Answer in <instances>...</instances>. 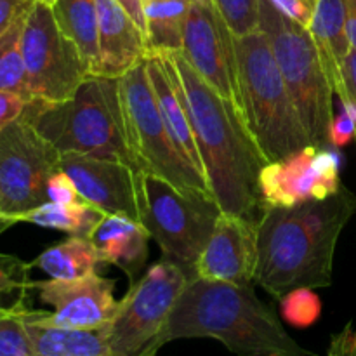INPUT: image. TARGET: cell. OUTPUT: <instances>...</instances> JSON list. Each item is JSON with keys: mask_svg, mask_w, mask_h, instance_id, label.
I'll return each instance as SVG.
<instances>
[{"mask_svg": "<svg viewBox=\"0 0 356 356\" xmlns=\"http://www.w3.org/2000/svg\"><path fill=\"white\" fill-rule=\"evenodd\" d=\"M355 214L356 195L344 184L327 198L264 209L256 284L280 301L299 289L330 287L337 242Z\"/></svg>", "mask_w": 356, "mask_h": 356, "instance_id": "obj_1", "label": "cell"}, {"mask_svg": "<svg viewBox=\"0 0 356 356\" xmlns=\"http://www.w3.org/2000/svg\"><path fill=\"white\" fill-rule=\"evenodd\" d=\"M176 66L195 141L211 193L225 214L259 222L264 212L259 176L266 159L242 111L216 92L181 52L167 54Z\"/></svg>", "mask_w": 356, "mask_h": 356, "instance_id": "obj_2", "label": "cell"}, {"mask_svg": "<svg viewBox=\"0 0 356 356\" xmlns=\"http://www.w3.org/2000/svg\"><path fill=\"white\" fill-rule=\"evenodd\" d=\"M216 339L238 356H315L296 343L254 284L240 285L191 277L159 339Z\"/></svg>", "mask_w": 356, "mask_h": 356, "instance_id": "obj_3", "label": "cell"}, {"mask_svg": "<svg viewBox=\"0 0 356 356\" xmlns=\"http://www.w3.org/2000/svg\"><path fill=\"white\" fill-rule=\"evenodd\" d=\"M21 118L59 153L118 160L138 170L127 141L120 79L89 75L70 99H30Z\"/></svg>", "mask_w": 356, "mask_h": 356, "instance_id": "obj_4", "label": "cell"}, {"mask_svg": "<svg viewBox=\"0 0 356 356\" xmlns=\"http://www.w3.org/2000/svg\"><path fill=\"white\" fill-rule=\"evenodd\" d=\"M233 44L238 106L266 162H278L312 146L266 35L261 30L233 35Z\"/></svg>", "mask_w": 356, "mask_h": 356, "instance_id": "obj_5", "label": "cell"}, {"mask_svg": "<svg viewBox=\"0 0 356 356\" xmlns=\"http://www.w3.org/2000/svg\"><path fill=\"white\" fill-rule=\"evenodd\" d=\"M259 30L268 37L313 145L334 148L330 138L336 118L334 90L308 28L282 14L270 0H259Z\"/></svg>", "mask_w": 356, "mask_h": 356, "instance_id": "obj_6", "label": "cell"}, {"mask_svg": "<svg viewBox=\"0 0 356 356\" xmlns=\"http://www.w3.org/2000/svg\"><path fill=\"white\" fill-rule=\"evenodd\" d=\"M134 181L138 221L159 243L165 259L181 264L193 275V264L222 212L218 202L212 195L184 193L145 170H138Z\"/></svg>", "mask_w": 356, "mask_h": 356, "instance_id": "obj_7", "label": "cell"}, {"mask_svg": "<svg viewBox=\"0 0 356 356\" xmlns=\"http://www.w3.org/2000/svg\"><path fill=\"white\" fill-rule=\"evenodd\" d=\"M120 97L136 169L162 177L184 193L212 195L205 177L183 159L170 139L149 82L146 59L120 76Z\"/></svg>", "mask_w": 356, "mask_h": 356, "instance_id": "obj_8", "label": "cell"}, {"mask_svg": "<svg viewBox=\"0 0 356 356\" xmlns=\"http://www.w3.org/2000/svg\"><path fill=\"white\" fill-rule=\"evenodd\" d=\"M190 271L174 261L153 264L118 301L111 322L104 327L115 356H153L169 316L190 282Z\"/></svg>", "mask_w": 356, "mask_h": 356, "instance_id": "obj_9", "label": "cell"}, {"mask_svg": "<svg viewBox=\"0 0 356 356\" xmlns=\"http://www.w3.org/2000/svg\"><path fill=\"white\" fill-rule=\"evenodd\" d=\"M21 47L31 99L66 101L92 75L79 47L59 30L51 6L31 3Z\"/></svg>", "mask_w": 356, "mask_h": 356, "instance_id": "obj_10", "label": "cell"}, {"mask_svg": "<svg viewBox=\"0 0 356 356\" xmlns=\"http://www.w3.org/2000/svg\"><path fill=\"white\" fill-rule=\"evenodd\" d=\"M59 169L61 153L26 120L17 118L0 131V197L14 222L49 202V179Z\"/></svg>", "mask_w": 356, "mask_h": 356, "instance_id": "obj_11", "label": "cell"}, {"mask_svg": "<svg viewBox=\"0 0 356 356\" xmlns=\"http://www.w3.org/2000/svg\"><path fill=\"white\" fill-rule=\"evenodd\" d=\"M181 54L216 92L238 106L233 33L212 0H190Z\"/></svg>", "mask_w": 356, "mask_h": 356, "instance_id": "obj_12", "label": "cell"}, {"mask_svg": "<svg viewBox=\"0 0 356 356\" xmlns=\"http://www.w3.org/2000/svg\"><path fill=\"white\" fill-rule=\"evenodd\" d=\"M343 186L339 177V155L334 148H308L261 170L259 190L266 207H289L312 198H327Z\"/></svg>", "mask_w": 356, "mask_h": 356, "instance_id": "obj_13", "label": "cell"}, {"mask_svg": "<svg viewBox=\"0 0 356 356\" xmlns=\"http://www.w3.org/2000/svg\"><path fill=\"white\" fill-rule=\"evenodd\" d=\"M42 302L52 312H33L42 323L65 329H104L117 312L118 301L113 296L115 280L90 273L76 280L30 282Z\"/></svg>", "mask_w": 356, "mask_h": 356, "instance_id": "obj_14", "label": "cell"}, {"mask_svg": "<svg viewBox=\"0 0 356 356\" xmlns=\"http://www.w3.org/2000/svg\"><path fill=\"white\" fill-rule=\"evenodd\" d=\"M256 266L257 222L221 212L207 245L193 264V277L250 285L256 282Z\"/></svg>", "mask_w": 356, "mask_h": 356, "instance_id": "obj_15", "label": "cell"}, {"mask_svg": "<svg viewBox=\"0 0 356 356\" xmlns=\"http://www.w3.org/2000/svg\"><path fill=\"white\" fill-rule=\"evenodd\" d=\"M61 170L73 181L83 202L104 214H124L138 221L136 170L118 160L82 153H61Z\"/></svg>", "mask_w": 356, "mask_h": 356, "instance_id": "obj_16", "label": "cell"}, {"mask_svg": "<svg viewBox=\"0 0 356 356\" xmlns=\"http://www.w3.org/2000/svg\"><path fill=\"white\" fill-rule=\"evenodd\" d=\"M99 23L97 75L120 79L148 58L146 37L117 0H96Z\"/></svg>", "mask_w": 356, "mask_h": 356, "instance_id": "obj_17", "label": "cell"}, {"mask_svg": "<svg viewBox=\"0 0 356 356\" xmlns=\"http://www.w3.org/2000/svg\"><path fill=\"white\" fill-rule=\"evenodd\" d=\"M146 70H148L156 104H159L160 115H162L163 124L169 131L170 139L179 149L183 159L205 177L204 163H202L200 153H198L193 127H191L186 104L183 99L179 76H177L172 59L169 56H148L146 58Z\"/></svg>", "mask_w": 356, "mask_h": 356, "instance_id": "obj_18", "label": "cell"}, {"mask_svg": "<svg viewBox=\"0 0 356 356\" xmlns=\"http://www.w3.org/2000/svg\"><path fill=\"white\" fill-rule=\"evenodd\" d=\"M308 31L334 94L339 97L341 104L346 106L344 65L353 49L346 26V0H316Z\"/></svg>", "mask_w": 356, "mask_h": 356, "instance_id": "obj_19", "label": "cell"}, {"mask_svg": "<svg viewBox=\"0 0 356 356\" xmlns=\"http://www.w3.org/2000/svg\"><path fill=\"white\" fill-rule=\"evenodd\" d=\"M89 238L103 263L120 268L131 285L139 280L148 259V240L152 238L141 222L124 214H108Z\"/></svg>", "mask_w": 356, "mask_h": 356, "instance_id": "obj_20", "label": "cell"}, {"mask_svg": "<svg viewBox=\"0 0 356 356\" xmlns=\"http://www.w3.org/2000/svg\"><path fill=\"white\" fill-rule=\"evenodd\" d=\"M35 356H115L104 329H65L38 322L33 312L24 313Z\"/></svg>", "mask_w": 356, "mask_h": 356, "instance_id": "obj_21", "label": "cell"}, {"mask_svg": "<svg viewBox=\"0 0 356 356\" xmlns=\"http://www.w3.org/2000/svg\"><path fill=\"white\" fill-rule=\"evenodd\" d=\"M59 30L79 47L90 73L99 70V23L96 0H58L51 6Z\"/></svg>", "mask_w": 356, "mask_h": 356, "instance_id": "obj_22", "label": "cell"}, {"mask_svg": "<svg viewBox=\"0 0 356 356\" xmlns=\"http://www.w3.org/2000/svg\"><path fill=\"white\" fill-rule=\"evenodd\" d=\"M146 49L148 56L183 52L184 24L190 0H155L146 3Z\"/></svg>", "mask_w": 356, "mask_h": 356, "instance_id": "obj_23", "label": "cell"}, {"mask_svg": "<svg viewBox=\"0 0 356 356\" xmlns=\"http://www.w3.org/2000/svg\"><path fill=\"white\" fill-rule=\"evenodd\" d=\"M101 263L103 261L90 238L70 236L65 242L44 250L30 268H38L54 280H76L96 273Z\"/></svg>", "mask_w": 356, "mask_h": 356, "instance_id": "obj_24", "label": "cell"}, {"mask_svg": "<svg viewBox=\"0 0 356 356\" xmlns=\"http://www.w3.org/2000/svg\"><path fill=\"white\" fill-rule=\"evenodd\" d=\"M104 212L83 202L82 198L70 204L45 202L21 218V222L42 226L49 229L70 233V236H86L89 238L96 226L103 221Z\"/></svg>", "mask_w": 356, "mask_h": 356, "instance_id": "obj_25", "label": "cell"}, {"mask_svg": "<svg viewBox=\"0 0 356 356\" xmlns=\"http://www.w3.org/2000/svg\"><path fill=\"white\" fill-rule=\"evenodd\" d=\"M24 17H26V13L0 37V90L19 94L30 101L23 47H21Z\"/></svg>", "mask_w": 356, "mask_h": 356, "instance_id": "obj_26", "label": "cell"}, {"mask_svg": "<svg viewBox=\"0 0 356 356\" xmlns=\"http://www.w3.org/2000/svg\"><path fill=\"white\" fill-rule=\"evenodd\" d=\"M24 313L26 309L17 302L0 316V356H35Z\"/></svg>", "mask_w": 356, "mask_h": 356, "instance_id": "obj_27", "label": "cell"}, {"mask_svg": "<svg viewBox=\"0 0 356 356\" xmlns=\"http://www.w3.org/2000/svg\"><path fill=\"white\" fill-rule=\"evenodd\" d=\"M236 37L259 30V0H212Z\"/></svg>", "mask_w": 356, "mask_h": 356, "instance_id": "obj_28", "label": "cell"}, {"mask_svg": "<svg viewBox=\"0 0 356 356\" xmlns=\"http://www.w3.org/2000/svg\"><path fill=\"white\" fill-rule=\"evenodd\" d=\"M282 308L289 322L305 327L318 318L320 299L313 294L312 289H299L282 299Z\"/></svg>", "mask_w": 356, "mask_h": 356, "instance_id": "obj_29", "label": "cell"}, {"mask_svg": "<svg viewBox=\"0 0 356 356\" xmlns=\"http://www.w3.org/2000/svg\"><path fill=\"white\" fill-rule=\"evenodd\" d=\"M28 268L30 266L23 264L21 261L0 254V298L3 294L17 291V289L24 291V289L30 287L26 273ZM9 309L10 308H6V306H0V316L9 313Z\"/></svg>", "mask_w": 356, "mask_h": 356, "instance_id": "obj_30", "label": "cell"}, {"mask_svg": "<svg viewBox=\"0 0 356 356\" xmlns=\"http://www.w3.org/2000/svg\"><path fill=\"white\" fill-rule=\"evenodd\" d=\"M47 198L49 202H56V204H70V202L80 200L75 184L61 169L49 179Z\"/></svg>", "mask_w": 356, "mask_h": 356, "instance_id": "obj_31", "label": "cell"}, {"mask_svg": "<svg viewBox=\"0 0 356 356\" xmlns=\"http://www.w3.org/2000/svg\"><path fill=\"white\" fill-rule=\"evenodd\" d=\"M282 14L308 28L315 13L316 0H270Z\"/></svg>", "mask_w": 356, "mask_h": 356, "instance_id": "obj_32", "label": "cell"}, {"mask_svg": "<svg viewBox=\"0 0 356 356\" xmlns=\"http://www.w3.org/2000/svg\"><path fill=\"white\" fill-rule=\"evenodd\" d=\"M355 117H356V110L355 106H351V108H343V111L334 118L332 132H330L334 148H341V146L346 145L348 141L355 139V131H356Z\"/></svg>", "mask_w": 356, "mask_h": 356, "instance_id": "obj_33", "label": "cell"}, {"mask_svg": "<svg viewBox=\"0 0 356 356\" xmlns=\"http://www.w3.org/2000/svg\"><path fill=\"white\" fill-rule=\"evenodd\" d=\"M28 99L19 96V94L7 92V90H0V131L21 118L24 108H26Z\"/></svg>", "mask_w": 356, "mask_h": 356, "instance_id": "obj_34", "label": "cell"}, {"mask_svg": "<svg viewBox=\"0 0 356 356\" xmlns=\"http://www.w3.org/2000/svg\"><path fill=\"white\" fill-rule=\"evenodd\" d=\"M33 0H0V37L28 13Z\"/></svg>", "mask_w": 356, "mask_h": 356, "instance_id": "obj_35", "label": "cell"}, {"mask_svg": "<svg viewBox=\"0 0 356 356\" xmlns=\"http://www.w3.org/2000/svg\"><path fill=\"white\" fill-rule=\"evenodd\" d=\"M327 356H356V327L348 323L339 334L332 336Z\"/></svg>", "mask_w": 356, "mask_h": 356, "instance_id": "obj_36", "label": "cell"}, {"mask_svg": "<svg viewBox=\"0 0 356 356\" xmlns=\"http://www.w3.org/2000/svg\"><path fill=\"white\" fill-rule=\"evenodd\" d=\"M344 83H346V92H348V104L343 108L355 106L356 110V51L351 49L350 56L344 65Z\"/></svg>", "mask_w": 356, "mask_h": 356, "instance_id": "obj_37", "label": "cell"}, {"mask_svg": "<svg viewBox=\"0 0 356 356\" xmlns=\"http://www.w3.org/2000/svg\"><path fill=\"white\" fill-rule=\"evenodd\" d=\"M129 14H131L132 19L136 21L141 31L145 33L146 37V21H145V9H143V3L141 0H117Z\"/></svg>", "mask_w": 356, "mask_h": 356, "instance_id": "obj_38", "label": "cell"}, {"mask_svg": "<svg viewBox=\"0 0 356 356\" xmlns=\"http://www.w3.org/2000/svg\"><path fill=\"white\" fill-rule=\"evenodd\" d=\"M346 26L351 47L356 51V0H346Z\"/></svg>", "mask_w": 356, "mask_h": 356, "instance_id": "obj_39", "label": "cell"}, {"mask_svg": "<svg viewBox=\"0 0 356 356\" xmlns=\"http://www.w3.org/2000/svg\"><path fill=\"white\" fill-rule=\"evenodd\" d=\"M14 225H16V222H14L13 219H10L9 216L6 214V212H3L2 197H0V235H2V233L6 232V229H9L10 226H14Z\"/></svg>", "mask_w": 356, "mask_h": 356, "instance_id": "obj_40", "label": "cell"}, {"mask_svg": "<svg viewBox=\"0 0 356 356\" xmlns=\"http://www.w3.org/2000/svg\"><path fill=\"white\" fill-rule=\"evenodd\" d=\"M33 2H40V3H45V6H52V3H56L58 0H33Z\"/></svg>", "mask_w": 356, "mask_h": 356, "instance_id": "obj_41", "label": "cell"}, {"mask_svg": "<svg viewBox=\"0 0 356 356\" xmlns=\"http://www.w3.org/2000/svg\"><path fill=\"white\" fill-rule=\"evenodd\" d=\"M149 2H155V0H141L143 7H145V6H146V3H149Z\"/></svg>", "mask_w": 356, "mask_h": 356, "instance_id": "obj_42", "label": "cell"}, {"mask_svg": "<svg viewBox=\"0 0 356 356\" xmlns=\"http://www.w3.org/2000/svg\"><path fill=\"white\" fill-rule=\"evenodd\" d=\"M355 122H356V117H355ZM355 141H356V131H355Z\"/></svg>", "mask_w": 356, "mask_h": 356, "instance_id": "obj_43", "label": "cell"}, {"mask_svg": "<svg viewBox=\"0 0 356 356\" xmlns=\"http://www.w3.org/2000/svg\"><path fill=\"white\" fill-rule=\"evenodd\" d=\"M153 356H156V355H153Z\"/></svg>", "mask_w": 356, "mask_h": 356, "instance_id": "obj_44", "label": "cell"}]
</instances>
